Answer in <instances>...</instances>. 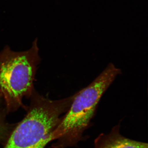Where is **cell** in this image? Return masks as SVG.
I'll return each instance as SVG.
<instances>
[{
	"label": "cell",
	"instance_id": "6da1fadb",
	"mask_svg": "<svg viewBox=\"0 0 148 148\" xmlns=\"http://www.w3.org/2000/svg\"><path fill=\"white\" fill-rule=\"evenodd\" d=\"M119 69L110 63L89 85L75 95L66 114L54 130L53 148H67L76 145L83 139L101 97L118 75Z\"/></svg>",
	"mask_w": 148,
	"mask_h": 148
},
{
	"label": "cell",
	"instance_id": "7a4b0ae2",
	"mask_svg": "<svg viewBox=\"0 0 148 148\" xmlns=\"http://www.w3.org/2000/svg\"><path fill=\"white\" fill-rule=\"evenodd\" d=\"M74 96L51 101L35 95L26 115L15 125L3 148H45L52 141L51 135L66 113Z\"/></svg>",
	"mask_w": 148,
	"mask_h": 148
},
{
	"label": "cell",
	"instance_id": "3957f363",
	"mask_svg": "<svg viewBox=\"0 0 148 148\" xmlns=\"http://www.w3.org/2000/svg\"><path fill=\"white\" fill-rule=\"evenodd\" d=\"M36 40L30 49L15 52L6 47L0 52V93L7 112L16 110L22 106L24 96L33 90V82L39 61Z\"/></svg>",
	"mask_w": 148,
	"mask_h": 148
},
{
	"label": "cell",
	"instance_id": "277c9868",
	"mask_svg": "<svg viewBox=\"0 0 148 148\" xmlns=\"http://www.w3.org/2000/svg\"><path fill=\"white\" fill-rule=\"evenodd\" d=\"M120 124L108 134L102 133L94 140V148H148L147 143L131 140L120 132Z\"/></svg>",
	"mask_w": 148,
	"mask_h": 148
},
{
	"label": "cell",
	"instance_id": "5b68a950",
	"mask_svg": "<svg viewBox=\"0 0 148 148\" xmlns=\"http://www.w3.org/2000/svg\"><path fill=\"white\" fill-rule=\"evenodd\" d=\"M15 126L7 122L4 112L0 107V143H5Z\"/></svg>",
	"mask_w": 148,
	"mask_h": 148
}]
</instances>
